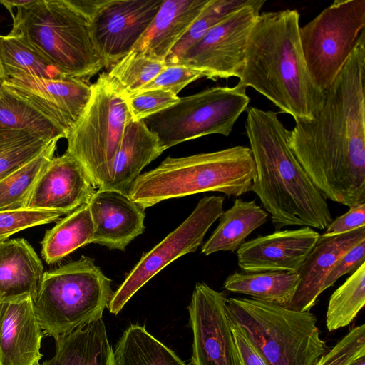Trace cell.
I'll list each match as a JSON object with an SVG mask.
<instances>
[{
    "instance_id": "obj_1",
    "label": "cell",
    "mask_w": 365,
    "mask_h": 365,
    "mask_svg": "<svg viewBox=\"0 0 365 365\" xmlns=\"http://www.w3.org/2000/svg\"><path fill=\"white\" fill-rule=\"evenodd\" d=\"M365 34L310 120H295L289 144L322 195L350 207L365 202Z\"/></svg>"
},
{
    "instance_id": "obj_2",
    "label": "cell",
    "mask_w": 365,
    "mask_h": 365,
    "mask_svg": "<svg viewBox=\"0 0 365 365\" xmlns=\"http://www.w3.org/2000/svg\"><path fill=\"white\" fill-rule=\"evenodd\" d=\"M246 133L256 168L251 191L270 215L275 231L287 226L325 230L333 220L327 199L289 144L290 130L278 113L247 108Z\"/></svg>"
},
{
    "instance_id": "obj_3",
    "label": "cell",
    "mask_w": 365,
    "mask_h": 365,
    "mask_svg": "<svg viewBox=\"0 0 365 365\" xmlns=\"http://www.w3.org/2000/svg\"><path fill=\"white\" fill-rule=\"evenodd\" d=\"M295 9L260 13L251 31L238 85L251 87L295 120H310L326 94L314 82L299 36Z\"/></svg>"
},
{
    "instance_id": "obj_4",
    "label": "cell",
    "mask_w": 365,
    "mask_h": 365,
    "mask_svg": "<svg viewBox=\"0 0 365 365\" xmlns=\"http://www.w3.org/2000/svg\"><path fill=\"white\" fill-rule=\"evenodd\" d=\"M256 168L249 147L180 158H166L158 167L140 174L128 190L143 209L162 201L214 192L240 197L252 190Z\"/></svg>"
},
{
    "instance_id": "obj_5",
    "label": "cell",
    "mask_w": 365,
    "mask_h": 365,
    "mask_svg": "<svg viewBox=\"0 0 365 365\" xmlns=\"http://www.w3.org/2000/svg\"><path fill=\"white\" fill-rule=\"evenodd\" d=\"M16 9L9 34L32 47L63 77L83 80L104 67L91 38L88 16L73 0H32Z\"/></svg>"
},
{
    "instance_id": "obj_6",
    "label": "cell",
    "mask_w": 365,
    "mask_h": 365,
    "mask_svg": "<svg viewBox=\"0 0 365 365\" xmlns=\"http://www.w3.org/2000/svg\"><path fill=\"white\" fill-rule=\"evenodd\" d=\"M229 322L244 333L267 365H317L329 351L317 317L252 298H227Z\"/></svg>"
},
{
    "instance_id": "obj_7",
    "label": "cell",
    "mask_w": 365,
    "mask_h": 365,
    "mask_svg": "<svg viewBox=\"0 0 365 365\" xmlns=\"http://www.w3.org/2000/svg\"><path fill=\"white\" fill-rule=\"evenodd\" d=\"M111 282L86 256L44 272L33 304L45 334L56 338L102 317L113 294Z\"/></svg>"
},
{
    "instance_id": "obj_8",
    "label": "cell",
    "mask_w": 365,
    "mask_h": 365,
    "mask_svg": "<svg viewBox=\"0 0 365 365\" xmlns=\"http://www.w3.org/2000/svg\"><path fill=\"white\" fill-rule=\"evenodd\" d=\"M91 95L66 139V151L84 167L96 187L107 182L125 128L131 118L124 96L107 73L91 85Z\"/></svg>"
},
{
    "instance_id": "obj_9",
    "label": "cell",
    "mask_w": 365,
    "mask_h": 365,
    "mask_svg": "<svg viewBox=\"0 0 365 365\" xmlns=\"http://www.w3.org/2000/svg\"><path fill=\"white\" fill-rule=\"evenodd\" d=\"M246 88L216 86L179 97L173 106L143 121L158 138L164 150L210 134L228 136L250 98Z\"/></svg>"
},
{
    "instance_id": "obj_10",
    "label": "cell",
    "mask_w": 365,
    "mask_h": 365,
    "mask_svg": "<svg viewBox=\"0 0 365 365\" xmlns=\"http://www.w3.org/2000/svg\"><path fill=\"white\" fill-rule=\"evenodd\" d=\"M365 0H336L300 27L309 72L326 94L364 33Z\"/></svg>"
},
{
    "instance_id": "obj_11",
    "label": "cell",
    "mask_w": 365,
    "mask_h": 365,
    "mask_svg": "<svg viewBox=\"0 0 365 365\" xmlns=\"http://www.w3.org/2000/svg\"><path fill=\"white\" fill-rule=\"evenodd\" d=\"M223 196H204L191 214L148 252L112 295L108 309L118 314L131 297L155 274L184 255L194 252L214 222L224 212Z\"/></svg>"
},
{
    "instance_id": "obj_12",
    "label": "cell",
    "mask_w": 365,
    "mask_h": 365,
    "mask_svg": "<svg viewBox=\"0 0 365 365\" xmlns=\"http://www.w3.org/2000/svg\"><path fill=\"white\" fill-rule=\"evenodd\" d=\"M164 0H81L93 44L104 67L125 56L144 34Z\"/></svg>"
},
{
    "instance_id": "obj_13",
    "label": "cell",
    "mask_w": 365,
    "mask_h": 365,
    "mask_svg": "<svg viewBox=\"0 0 365 365\" xmlns=\"http://www.w3.org/2000/svg\"><path fill=\"white\" fill-rule=\"evenodd\" d=\"M264 3L250 0L212 27L175 64L199 70L213 81L240 78L248 39Z\"/></svg>"
},
{
    "instance_id": "obj_14",
    "label": "cell",
    "mask_w": 365,
    "mask_h": 365,
    "mask_svg": "<svg viewBox=\"0 0 365 365\" xmlns=\"http://www.w3.org/2000/svg\"><path fill=\"white\" fill-rule=\"evenodd\" d=\"M227 297L197 282L188 306L192 365H240L227 312Z\"/></svg>"
},
{
    "instance_id": "obj_15",
    "label": "cell",
    "mask_w": 365,
    "mask_h": 365,
    "mask_svg": "<svg viewBox=\"0 0 365 365\" xmlns=\"http://www.w3.org/2000/svg\"><path fill=\"white\" fill-rule=\"evenodd\" d=\"M1 84L46 116L65 138L77 123L91 95V85L73 78H44L16 73L4 78Z\"/></svg>"
},
{
    "instance_id": "obj_16",
    "label": "cell",
    "mask_w": 365,
    "mask_h": 365,
    "mask_svg": "<svg viewBox=\"0 0 365 365\" xmlns=\"http://www.w3.org/2000/svg\"><path fill=\"white\" fill-rule=\"evenodd\" d=\"M95 188L83 165L66 151L48 162L36 180L25 208L69 214L88 203Z\"/></svg>"
},
{
    "instance_id": "obj_17",
    "label": "cell",
    "mask_w": 365,
    "mask_h": 365,
    "mask_svg": "<svg viewBox=\"0 0 365 365\" xmlns=\"http://www.w3.org/2000/svg\"><path fill=\"white\" fill-rule=\"evenodd\" d=\"M319 235L302 227L258 236L237 249V264L245 272H298Z\"/></svg>"
},
{
    "instance_id": "obj_18",
    "label": "cell",
    "mask_w": 365,
    "mask_h": 365,
    "mask_svg": "<svg viewBox=\"0 0 365 365\" xmlns=\"http://www.w3.org/2000/svg\"><path fill=\"white\" fill-rule=\"evenodd\" d=\"M88 205L94 225L93 243L123 251L145 230V209L127 192L99 188Z\"/></svg>"
},
{
    "instance_id": "obj_19",
    "label": "cell",
    "mask_w": 365,
    "mask_h": 365,
    "mask_svg": "<svg viewBox=\"0 0 365 365\" xmlns=\"http://www.w3.org/2000/svg\"><path fill=\"white\" fill-rule=\"evenodd\" d=\"M44 334L31 298L0 302V365H38Z\"/></svg>"
},
{
    "instance_id": "obj_20",
    "label": "cell",
    "mask_w": 365,
    "mask_h": 365,
    "mask_svg": "<svg viewBox=\"0 0 365 365\" xmlns=\"http://www.w3.org/2000/svg\"><path fill=\"white\" fill-rule=\"evenodd\" d=\"M363 241H365V227L339 235H320L298 272L299 286L285 307L297 312H309L324 291L325 280L335 263Z\"/></svg>"
},
{
    "instance_id": "obj_21",
    "label": "cell",
    "mask_w": 365,
    "mask_h": 365,
    "mask_svg": "<svg viewBox=\"0 0 365 365\" xmlns=\"http://www.w3.org/2000/svg\"><path fill=\"white\" fill-rule=\"evenodd\" d=\"M209 0H164L150 26L131 51L165 61Z\"/></svg>"
},
{
    "instance_id": "obj_22",
    "label": "cell",
    "mask_w": 365,
    "mask_h": 365,
    "mask_svg": "<svg viewBox=\"0 0 365 365\" xmlns=\"http://www.w3.org/2000/svg\"><path fill=\"white\" fill-rule=\"evenodd\" d=\"M44 272L41 261L24 239L0 243V302L36 298Z\"/></svg>"
},
{
    "instance_id": "obj_23",
    "label": "cell",
    "mask_w": 365,
    "mask_h": 365,
    "mask_svg": "<svg viewBox=\"0 0 365 365\" xmlns=\"http://www.w3.org/2000/svg\"><path fill=\"white\" fill-rule=\"evenodd\" d=\"M164 151L156 135L143 120L130 118L125 128L108 180L101 188L128 192L142 170Z\"/></svg>"
},
{
    "instance_id": "obj_24",
    "label": "cell",
    "mask_w": 365,
    "mask_h": 365,
    "mask_svg": "<svg viewBox=\"0 0 365 365\" xmlns=\"http://www.w3.org/2000/svg\"><path fill=\"white\" fill-rule=\"evenodd\" d=\"M54 339V355L38 365H115L102 317Z\"/></svg>"
},
{
    "instance_id": "obj_25",
    "label": "cell",
    "mask_w": 365,
    "mask_h": 365,
    "mask_svg": "<svg viewBox=\"0 0 365 365\" xmlns=\"http://www.w3.org/2000/svg\"><path fill=\"white\" fill-rule=\"evenodd\" d=\"M268 216L255 200L237 198L219 217L218 225L202 246V253L210 255L220 251H237L254 230L267 222Z\"/></svg>"
},
{
    "instance_id": "obj_26",
    "label": "cell",
    "mask_w": 365,
    "mask_h": 365,
    "mask_svg": "<svg viewBox=\"0 0 365 365\" xmlns=\"http://www.w3.org/2000/svg\"><path fill=\"white\" fill-rule=\"evenodd\" d=\"M299 281L298 272H234L227 277L223 287L233 293L285 307L293 298Z\"/></svg>"
},
{
    "instance_id": "obj_27",
    "label": "cell",
    "mask_w": 365,
    "mask_h": 365,
    "mask_svg": "<svg viewBox=\"0 0 365 365\" xmlns=\"http://www.w3.org/2000/svg\"><path fill=\"white\" fill-rule=\"evenodd\" d=\"M94 225L86 203L47 230L41 242V254L48 264L61 261L74 250L93 243Z\"/></svg>"
},
{
    "instance_id": "obj_28",
    "label": "cell",
    "mask_w": 365,
    "mask_h": 365,
    "mask_svg": "<svg viewBox=\"0 0 365 365\" xmlns=\"http://www.w3.org/2000/svg\"><path fill=\"white\" fill-rule=\"evenodd\" d=\"M114 357L115 365H188L138 324L124 331Z\"/></svg>"
},
{
    "instance_id": "obj_29",
    "label": "cell",
    "mask_w": 365,
    "mask_h": 365,
    "mask_svg": "<svg viewBox=\"0 0 365 365\" xmlns=\"http://www.w3.org/2000/svg\"><path fill=\"white\" fill-rule=\"evenodd\" d=\"M0 130H26L48 139L65 138L51 120L2 84L0 85Z\"/></svg>"
},
{
    "instance_id": "obj_30",
    "label": "cell",
    "mask_w": 365,
    "mask_h": 365,
    "mask_svg": "<svg viewBox=\"0 0 365 365\" xmlns=\"http://www.w3.org/2000/svg\"><path fill=\"white\" fill-rule=\"evenodd\" d=\"M59 139L36 157L0 179V211L24 209L39 175L53 158Z\"/></svg>"
},
{
    "instance_id": "obj_31",
    "label": "cell",
    "mask_w": 365,
    "mask_h": 365,
    "mask_svg": "<svg viewBox=\"0 0 365 365\" xmlns=\"http://www.w3.org/2000/svg\"><path fill=\"white\" fill-rule=\"evenodd\" d=\"M0 63L4 78L16 73L44 78H63L43 56L21 38L9 34L0 35Z\"/></svg>"
},
{
    "instance_id": "obj_32",
    "label": "cell",
    "mask_w": 365,
    "mask_h": 365,
    "mask_svg": "<svg viewBox=\"0 0 365 365\" xmlns=\"http://www.w3.org/2000/svg\"><path fill=\"white\" fill-rule=\"evenodd\" d=\"M365 304V263L354 271L331 295L326 327L331 332L349 325Z\"/></svg>"
},
{
    "instance_id": "obj_33",
    "label": "cell",
    "mask_w": 365,
    "mask_h": 365,
    "mask_svg": "<svg viewBox=\"0 0 365 365\" xmlns=\"http://www.w3.org/2000/svg\"><path fill=\"white\" fill-rule=\"evenodd\" d=\"M53 140L26 130H0V179L36 157Z\"/></svg>"
},
{
    "instance_id": "obj_34",
    "label": "cell",
    "mask_w": 365,
    "mask_h": 365,
    "mask_svg": "<svg viewBox=\"0 0 365 365\" xmlns=\"http://www.w3.org/2000/svg\"><path fill=\"white\" fill-rule=\"evenodd\" d=\"M165 66V61L150 58L131 51L110 67L107 76L125 96L139 91Z\"/></svg>"
},
{
    "instance_id": "obj_35",
    "label": "cell",
    "mask_w": 365,
    "mask_h": 365,
    "mask_svg": "<svg viewBox=\"0 0 365 365\" xmlns=\"http://www.w3.org/2000/svg\"><path fill=\"white\" fill-rule=\"evenodd\" d=\"M250 0H209L197 19L173 48L165 60L175 64L215 25L229 14L247 4Z\"/></svg>"
},
{
    "instance_id": "obj_36",
    "label": "cell",
    "mask_w": 365,
    "mask_h": 365,
    "mask_svg": "<svg viewBox=\"0 0 365 365\" xmlns=\"http://www.w3.org/2000/svg\"><path fill=\"white\" fill-rule=\"evenodd\" d=\"M63 215L59 211L26 208L0 211V243L16 232L54 222Z\"/></svg>"
},
{
    "instance_id": "obj_37",
    "label": "cell",
    "mask_w": 365,
    "mask_h": 365,
    "mask_svg": "<svg viewBox=\"0 0 365 365\" xmlns=\"http://www.w3.org/2000/svg\"><path fill=\"white\" fill-rule=\"evenodd\" d=\"M125 103L133 120H143L175 104L177 95L163 90L140 91L124 96Z\"/></svg>"
},
{
    "instance_id": "obj_38",
    "label": "cell",
    "mask_w": 365,
    "mask_h": 365,
    "mask_svg": "<svg viewBox=\"0 0 365 365\" xmlns=\"http://www.w3.org/2000/svg\"><path fill=\"white\" fill-rule=\"evenodd\" d=\"M365 356V324L353 327L331 349L324 354L317 365H349L357 358Z\"/></svg>"
},
{
    "instance_id": "obj_39",
    "label": "cell",
    "mask_w": 365,
    "mask_h": 365,
    "mask_svg": "<svg viewBox=\"0 0 365 365\" xmlns=\"http://www.w3.org/2000/svg\"><path fill=\"white\" fill-rule=\"evenodd\" d=\"M203 77L202 71L182 64L166 65L157 76L138 91L158 89L178 96L188 84Z\"/></svg>"
},
{
    "instance_id": "obj_40",
    "label": "cell",
    "mask_w": 365,
    "mask_h": 365,
    "mask_svg": "<svg viewBox=\"0 0 365 365\" xmlns=\"http://www.w3.org/2000/svg\"><path fill=\"white\" fill-rule=\"evenodd\" d=\"M364 263H365V241L351 248L338 259L325 280L324 291L333 286L340 277L348 273H353Z\"/></svg>"
},
{
    "instance_id": "obj_41",
    "label": "cell",
    "mask_w": 365,
    "mask_h": 365,
    "mask_svg": "<svg viewBox=\"0 0 365 365\" xmlns=\"http://www.w3.org/2000/svg\"><path fill=\"white\" fill-rule=\"evenodd\" d=\"M344 215L333 220L324 235L334 236L345 234L365 227V202L353 205Z\"/></svg>"
},
{
    "instance_id": "obj_42",
    "label": "cell",
    "mask_w": 365,
    "mask_h": 365,
    "mask_svg": "<svg viewBox=\"0 0 365 365\" xmlns=\"http://www.w3.org/2000/svg\"><path fill=\"white\" fill-rule=\"evenodd\" d=\"M240 365H267L239 327L230 323Z\"/></svg>"
},
{
    "instance_id": "obj_43",
    "label": "cell",
    "mask_w": 365,
    "mask_h": 365,
    "mask_svg": "<svg viewBox=\"0 0 365 365\" xmlns=\"http://www.w3.org/2000/svg\"><path fill=\"white\" fill-rule=\"evenodd\" d=\"M31 1L32 0H0V4L11 13L17 8L30 4Z\"/></svg>"
},
{
    "instance_id": "obj_44",
    "label": "cell",
    "mask_w": 365,
    "mask_h": 365,
    "mask_svg": "<svg viewBox=\"0 0 365 365\" xmlns=\"http://www.w3.org/2000/svg\"><path fill=\"white\" fill-rule=\"evenodd\" d=\"M349 365H365V356L357 358L353 361Z\"/></svg>"
},
{
    "instance_id": "obj_45",
    "label": "cell",
    "mask_w": 365,
    "mask_h": 365,
    "mask_svg": "<svg viewBox=\"0 0 365 365\" xmlns=\"http://www.w3.org/2000/svg\"><path fill=\"white\" fill-rule=\"evenodd\" d=\"M4 79V72H3L2 67H1V65L0 63V85L3 82Z\"/></svg>"
}]
</instances>
